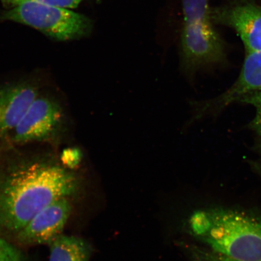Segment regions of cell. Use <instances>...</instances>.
I'll return each instance as SVG.
<instances>
[{"instance_id": "cell-9", "label": "cell", "mask_w": 261, "mask_h": 261, "mask_svg": "<svg viewBox=\"0 0 261 261\" xmlns=\"http://www.w3.org/2000/svg\"><path fill=\"white\" fill-rule=\"evenodd\" d=\"M41 87L34 78L9 82L0 86V138L5 140L24 116Z\"/></svg>"}, {"instance_id": "cell-10", "label": "cell", "mask_w": 261, "mask_h": 261, "mask_svg": "<svg viewBox=\"0 0 261 261\" xmlns=\"http://www.w3.org/2000/svg\"><path fill=\"white\" fill-rule=\"evenodd\" d=\"M48 261H89L91 248L80 238L60 234L49 244Z\"/></svg>"}, {"instance_id": "cell-6", "label": "cell", "mask_w": 261, "mask_h": 261, "mask_svg": "<svg viewBox=\"0 0 261 261\" xmlns=\"http://www.w3.org/2000/svg\"><path fill=\"white\" fill-rule=\"evenodd\" d=\"M261 91V51L246 54L237 80L226 92L207 100H190L191 117L187 125L191 126L205 117L216 115L245 94Z\"/></svg>"}, {"instance_id": "cell-2", "label": "cell", "mask_w": 261, "mask_h": 261, "mask_svg": "<svg viewBox=\"0 0 261 261\" xmlns=\"http://www.w3.org/2000/svg\"><path fill=\"white\" fill-rule=\"evenodd\" d=\"M192 232L215 252L239 261H261V218L226 208L198 211Z\"/></svg>"}, {"instance_id": "cell-4", "label": "cell", "mask_w": 261, "mask_h": 261, "mask_svg": "<svg viewBox=\"0 0 261 261\" xmlns=\"http://www.w3.org/2000/svg\"><path fill=\"white\" fill-rule=\"evenodd\" d=\"M11 21L30 26L57 41L89 37L93 21L87 16L65 8L25 2L3 11L0 22Z\"/></svg>"}, {"instance_id": "cell-3", "label": "cell", "mask_w": 261, "mask_h": 261, "mask_svg": "<svg viewBox=\"0 0 261 261\" xmlns=\"http://www.w3.org/2000/svg\"><path fill=\"white\" fill-rule=\"evenodd\" d=\"M210 0H181L184 22L179 37V71L190 84L198 73L225 63L223 40L210 16Z\"/></svg>"}, {"instance_id": "cell-8", "label": "cell", "mask_w": 261, "mask_h": 261, "mask_svg": "<svg viewBox=\"0 0 261 261\" xmlns=\"http://www.w3.org/2000/svg\"><path fill=\"white\" fill-rule=\"evenodd\" d=\"M214 24L234 29L243 41L246 54L261 51V7L244 3L211 8Z\"/></svg>"}, {"instance_id": "cell-13", "label": "cell", "mask_w": 261, "mask_h": 261, "mask_svg": "<svg viewBox=\"0 0 261 261\" xmlns=\"http://www.w3.org/2000/svg\"><path fill=\"white\" fill-rule=\"evenodd\" d=\"M192 261H239L223 254L207 251L196 246L189 247Z\"/></svg>"}, {"instance_id": "cell-14", "label": "cell", "mask_w": 261, "mask_h": 261, "mask_svg": "<svg viewBox=\"0 0 261 261\" xmlns=\"http://www.w3.org/2000/svg\"><path fill=\"white\" fill-rule=\"evenodd\" d=\"M0 261H22L19 250L2 237H0Z\"/></svg>"}, {"instance_id": "cell-11", "label": "cell", "mask_w": 261, "mask_h": 261, "mask_svg": "<svg viewBox=\"0 0 261 261\" xmlns=\"http://www.w3.org/2000/svg\"><path fill=\"white\" fill-rule=\"evenodd\" d=\"M237 102L248 104L255 109V116L251 122L250 127L257 135L261 136V91L245 94Z\"/></svg>"}, {"instance_id": "cell-7", "label": "cell", "mask_w": 261, "mask_h": 261, "mask_svg": "<svg viewBox=\"0 0 261 261\" xmlns=\"http://www.w3.org/2000/svg\"><path fill=\"white\" fill-rule=\"evenodd\" d=\"M72 211L70 197L58 199L35 215L15 236L19 244H50L61 234Z\"/></svg>"}, {"instance_id": "cell-15", "label": "cell", "mask_w": 261, "mask_h": 261, "mask_svg": "<svg viewBox=\"0 0 261 261\" xmlns=\"http://www.w3.org/2000/svg\"><path fill=\"white\" fill-rule=\"evenodd\" d=\"M79 153L76 150H68L63 156V164L68 168H74L80 161Z\"/></svg>"}, {"instance_id": "cell-12", "label": "cell", "mask_w": 261, "mask_h": 261, "mask_svg": "<svg viewBox=\"0 0 261 261\" xmlns=\"http://www.w3.org/2000/svg\"><path fill=\"white\" fill-rule=\"evenodd\" d=\"M84 0H1L5 8L10 9L25 2H34L41 4L55 6L65 9H74L77 7Z\"/></svg>"}, {"instance_id": "cell-5", "label": "cell", "mask_w": 261, "mask_h": 261, "mask_svg": "<svg viewBox=\"0 0 261 261\" xmlns=\"http://www.w3.org/2000/svg\"><path fill=\"white\" fill-rule=\"evenodd\" d=\"M68 132V117L63 103L57 97L41 92L5 139L6 146L31 143L60 144Z\"/></svg>"}, {"instance_id": "cell-1", "label": "cell", "mask_w": 261, "mask_h": 261, "mask_svg": "<svg viewBox=\"0 0 261 261\" xmlns=\"http://www.w3.org/2000/svg\"><path fill=\"white\" fill-rule=\"evenodd\" d=\"M0 171V232L15 237L39 212L80 188L76 174L54 159L21 158Z\"/></svg>"}]
</instances>
